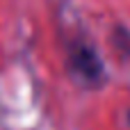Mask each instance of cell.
<instances>
[{
	"label": "cell",
	"mask_w": 130,
	"mask_h": 130,
	"mask_svg": "<svg viewBox=\"0 0 130 130\" xmlns=\"http://www.w3.org/2000/svg\"><path fill=\"white\" fill-rule=\"evenodd\" d=\"M71 73L82 80L85 85H96L103 78V64L94 48L89 46H73L71 50Z\"/></svg>",
	"instance_id": "6da1fadb"
}]
</instances>
